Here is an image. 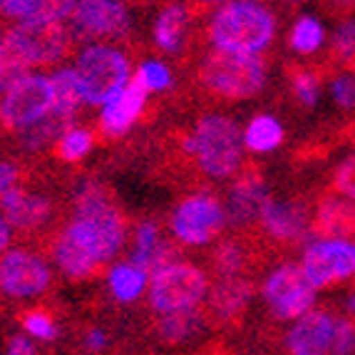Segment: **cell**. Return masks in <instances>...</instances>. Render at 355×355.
<instances>
[{
	"mask_svg": "<svg viewBox=\"0 0 355 355\" xmlns=\"http://www.w3.org/2000/svg\"><path fill=\"white\" fill-rule=\"evenodd\" d=\"M276 15L261 0H229L209 20V42L234 53L261 55L276 37Z\"/></svg>",
	"mask_w": 355,
	"mask_h": 355,
	"instance_id": "cell-1",
	"label": "cell"
},
{
	"mask_svg": "<svg viewBox=\"0 0 355 355\" xmlns=\"http://www.w3.org/2000/svg\"><path fill=\"white\" fill-rule=\"evenodd\" d=\"M199 85L219 100H251L266 85V62L261 55L214 48L199 62Z\"/></svg>",
	"mask_w": 355,
	"mask_h": 355,
	"instance_id": "cell-2",
	"label": "cell"
},
{
	"mask_svg": "<svg viewBox=\"0 0 355 355\" xmlns=\"http://www.w3.org/2000/svg\"><path fill=\"white\" fill-rule=\"evenodd\" d=\"M187 149L207 177L229 179L241 169L243 135L239 125L226 114H207L199 119Z\"/></svg>",
	"mask_w": 355,
	"mask_h": 355,
	"instance_id": "cell-3",
	"label": "cell"
},
{
	"mask_svg": "<svg viewBox=\"0 0 355 355\" xmlns=\"http://www.w3.org/2000/svg\"><path fill=\"white\" fill-rule=\"evenodd\" d=\"M85 102L105 105L130 85V58L112 45H87L75 60Z\"/></svg>",
	"mask_w": 355,
	"mask_h": 355,
	"instance_id": "cell-4",
	"label": "cell"
},
{
	"mask_svg": "<svg viewBox=\"0 0 355 355\" xmlns=\"http://www.w3.org/2000/svg\"><path fill=\"white\" fill-rule=\"evenodd\" d=\"M209 276L194 263L174 261L149 276V306L157 313L191 311L207 298Z\"/></svg>",
	"mask_w": 355,
	"mask_h": 355,
	"instance_id": "cell-5",
	"label": "cell"
},
{
	"mask_svg": "<svg viewBox=\"0 0 355 355\" xmlns=\"http://www.w3.org/2000/svg\"><path fill=\"white\" fill-rule=\"evenodd\" d=\"M53 77L28 72L0 97V125L12 132H25L53 112Z\"/></svg>",
	"mask_w": 355,
	"mask_h": 355,
	"instance_id": "cell-6",
	"label": "cell"
},
{
	"mask_svg": "<svg viewBox=\"0 0 355 355\" xmlns=\"http://www.w3.org/2000/svg\"><path fill=\"white\" fill-rule=\"evenodd\" d=\"M8 33H10V37L20 48L23 58L28 60L30 67L58 65L60 60H65L72 50L70 30L60 23V20H45V18L18 20Z\"/></svg>",
	"mask_w": 355,
	"mask_h": 355,
	"instance_id": "cell-7",
	"label": "cell"
},
{
	"mask_svg": "<svg viewBox=\"0 0 355 355\" xmlns=\"http://www.w3.org/2000/svg\"><path fill=\"white\" fill-rule=\"evenodd\" d=\"M315 286L296 263H281L263 284V301L276 320H296L315 303Z\"/></svg>",
	"mask_w": 355,
	"mask_h": 355,
	"instance_id": "cell-8",
	"label": "cell"
},
{
	"mask_svg": "<svg viewBox=\"0 0 355 355\" xmlns=\"http://www.w3.org/2000/svg\"><path fill=\"white\" fill-rule=\"evenodd\" d=\"M301 268L315 288H331L355 276V239H313Z\"/></svg>",
	"mask_w": 355,
	"mask_h": 355,
	"instance_id": "cell-9",
	"label": "cell"
},
{
	"mask_svg": "<svg viewBox=\"0 0 355 355\" xmlns=\"http://www.w3.org/2000/svg\"><path fill=\"white\" fill-rule=\"evenodd\" d=\"M229 214L221 202L211 194L187 196L172 214V231L182 243L202 246L224 231Z\"/></svg>",
	"mask_w": 355,
	"mask_h": 355,
	"instance_id": "cell-10",
	"label": "cell"
},
{
	"mask_svg": "<svg viewBox=\"0 0 355 355\" xmlns=\"http://www.w3.org/2000/svg\"><path fill=\"white\" fill-rule=\"evenodd\" d=\"M53 281L40 254L12 249L0 256V291L10 298H35L45 293Z\"/></svg>",
	"mask_w": 355,
	"mask_h": 355,
	"instance_id": "cell-11",
	"label": "cell"
},
{
	"mask_svg": "<svg viewBox=\"0 0 355 355\" xmlns=\"http://www.w3.org/2000/svg\"><path fill=\"white\" fill-rule=\"evenodd\" d=\"M72 30L80 37H122L130 30V12L119 0H77Z\"/></svg>",
	"mask_w": 355,
	"mask_h": 355,
	"instance_id": "cell-12",
	"label": "cell"
},
{
	"mask_svg": "<svg viewBox=\"0 0 355 355\" xmlns=\"http://www.w3.org/2000/svg\"><path fill=\"white\" fill-rule=\"evenodd\" d=\"M336 323L328 311H308L286 333V350L288 355H331Z\"/></svg>",
	"mask_w": 355,
	"mask_h": 355,
	"instance_id": "cell-13",
	"label": "cell"
},
{
	"mask_svg": "<svg viewBox=\"0 0 355 355\" xmlns=\"http://www.w3.org/2000/svg\"><path fill=\"white\" fill-rule=\"evenodd\" d=\"M261 229L271 241L298 246L311 236V214L298 202H268L261 211Z\"/></svg>",
	"mask_w": 355,
	"mask_h": 355,
	"instance_id": "cell-14",
	"label": "cell"
},
{
	"mask_svg": "<svg viewBox=\"0 0 355 355\" xmlns=\"http://www.w3.org/2000/svg\"><path fill=\"white\" fill-rule=\"evenodd\" d=\"M0 214L6 216V221L12 229L23 231V234H33L50 221L53 204H50L48 196L28 191L23 187H12L10 191L0 194Z\"/></svg>",
	"mask_w": 355,
	"mask_h": 355,
	"instance_id": "cell-15",
	"label": "cell"
},
{
	"mask_svg": "<svg viewBox=\"0 0 355 355\" xmlns=\"http://www.w3.org/2000/svg\"><path fill=\"white\" fill-rule=\"evenodd\" d=\"M271 202L268 189L261 174H256L254 169H246L236 177L234 187L229 194V221L236 226H251L261 219L263 207Z\"/></svg>",
	"mask_w": 355,
	"mask_h": 355,
	"instance_id": "cell-16",
	"label": "cell"
},
{
	"mask_svg": "<svg viewBox=\"0 0 355 355\" xmlns=\"http://www.w3.org/2000/svg\"><path fill=\"white\" fill-rule=\"evenodd\" d=\"M144 105H147V89L137 80H130V85L122 92H117L112 100L105 102V107H102V135L110 137V139L122 137L139 119V114L144 112Z\"/></svg>",
	"mask_w": 355,
	"mask_h": 355,
	"instance_id": "cell-17",
	"label": "cell"
},
{
	"mask_svg": "<svg viewBox=\"0 0 355 355\" xmlns=\"http://www.w3.org/2000/svg\"><path fill=\"white\" fill-rule=\"evenodd\" d=\"M315 239H355V202L340 194L323 196L311 216Z\"/></svg>",
	"mask_w": 355,
	"mask_h": 355,
	"instance_id": "cell-18",
	"label": "cell"
},
{
	"mask_svg": "<svg viewBox=\"0 0 355 355\" xmlns=\"http://www.w3.org/2000/svg\"><path fill=\"white\" fill-rule=\"evenodd\" d=\"M254 296V284L246 276H219L209 298V315L219 320H234L243 313Z\"/></svg>",
	"mask_w": 355,
	"mask_h": 355,
	"instance_id": "cell-19",
	"label": "cell"
},
{
	"mask_svg": "<svg viewBox=\"0 0 355 355\" xmlns=\"http://www.w3.org/2000/svg\"><path fill=\"white\" fill-rule=\"evenodd\" d=\"M53 259H55V263L62 268V273H67V276L75 281H85L100 271V263H97L85 249H80L65 229L60 231V236L55 239V243H53Z\"/></svg>",
	"mask_w": 355,
	"mask_h": 355,
	"instance_id": "cell-20",
	"label": "cell"
},
{
	"mask_svg": "<svg viewBox=\"0 0 355 355\" xmlns=\"http://www.w3.org/2000/svg\"><path fill=\"white\" fill-rule=\"evenodd\" d=\"M187 23H189V12L187 8L174 3V6H166L157 18L154 25V40L164 53L174 55L179 53L184 42V33H187Z\"/></svg>",
	"mask_w": 355,
	"mask_h": 355,
	"instance_id": "cell-21",
	"label": "cell"
},
{
	"mask_svg": "<svg viewBox=\"0 0 355 355\" xmlns=\"http://www.w3.org/2000/svg\"><path fill=\"white\" fill-rule=\"evenodd\" d=\"M284 137V125L273 114H256L249 127L243 130V147L254 154H266L281 147Z\"/></svg>",
	"mask_w": 355,
	"mask_h": 355,
	"instance_id": "cell-22",
	"label": "cell"
},
{
	"mask_svg": "<svg viewBox=\"0 0 355 355\" xmlns=\"http://www.w3.org/2000/svg\"><path fill=\"white\" fill-rule=\"evenodd\" d=\"M53 89H55V105L53 112L65 119H75L77 110L85 102L83 87L77 80L75 67H62L53 75Z\"/></svg>",
	"mask_w": 355,
	"mask_h": 355,
	"instance_id": "cell-23",
	"label": "cell"
},
{
	"mask_svg": "<svg viewBox=\"0 0 355 355\" xmlns=\"http://www.w3.org/2000/svg\"><path fill=\"white\" fill-rule=\"evenodd\" d=\"M149 273L142 271L135 263H117V266L110 271V291H112L114 301L119 303H132L142 296V291L147 288Z\"/></svg>",
	"mask_w": 355,
	"mask_h": 355,
	"instance_id": "cell-24",
	"label": "cell"
},
{
	"mask_svg": "<svg viewBox=\"0 0 355 355\" xmlns=\"http://www.w3.org/2000/svg\"><path fill=\"white\" fill-rule=\"evenodd\" d=\"M204 318L207 315L199 313L196 308L179 311V313H164L159 323H157V331H159V338H164L166 343H182V340H189V338H194L196 333L202 331Z\"/></svg>",
	"mask_w": 355,
	"mask_h": 355,
	"instance_id": "cell-25",
	"label": "cell"
},
{
	"mask_svg": "<svg viewBox=\"0 0 355 355\" xmlns=\"http://www.w3.org/2000/svg\"><path fill=\"white\" fill-rule=\"evenodd\" d=\"M326 42V28L318 18L313 15H301V18L293 23L288 35V45L293 53L298 55H313L323 48Z\"/></svg>",
	"mask_w": 355,
	"mask_h": 355,
	"instance_id": "cell-26",
	"label": "cell"
},
{
	"mask_svg": "<svg viewBox=\"0 0 355 355\" xmlns=\"http://www.w3.org/2000/svg\"><path fill=\"white\" fill-rule=\"evenodd\" d=\"M28 72H30L28 60L23 58V53H20V48L10 37V33H3L0 35V95L10 85L18 83L20 77L28 75Z\"/></svg>",
	"mask_w": 355,
	"mask_h": 355,
	"instance_id": "cell-27",
	"label": "cell"
},
{
	"mask_svg": "<svg viewBox=\"0 0 355 355\" xmlns=\"http://www.w3.org/2000/svg\"><path fill=\"white\" fill-rule=\"evenodd\" d=\"M214 271L216 276H243L249 266V251L239 241H224L214 254Z\"/></svg>",
	"mask_w": 355,
	"mask_h": 355,
	"instance_id": "cell-28",
	"label": "cell"
},
{
	"mask_svg": "<svg viewBox=\"0 0 355 355\" xmlns=\"http://www.w3.org/2000/svg\"><path fill=\"white\" fill-rule=\"evenodd\" d=\"M89 149H92V132L83 130V127H70V130L55 142V154H58L62 162L83 159Z\"/></svg>",
	"mask_w": 355,
	"mask_h": 355,
	"instance_id": "cell-29",
	"label": "cell"
},
{
	"mask_svg": "<svg viewBox=\"0 0 355 355\" xmlns=\"http://www.w3.org/2000/svg\"><path fill=\"white\" fill-rule=\"evenodd\" d=\"M135 80L142 85L147 92H162V89H166L169 85H172V72H169V67H166L164 62L147 60V62L139 65Z\"/></svg>",
	"mask_w": 355,
	"mask_h": 355,
	"instance_id": "cell-30",
	"label": "cell"
},
{
	"mask_svg": "<svg viewBox=\"0 0 355 355\" xmlns=\"http://www.w3.org/2000/svg\"><path fill=\"white\" fill-rule=\"evenodd\" d=\"M291 89L303 107H313L320 97V77L313 70H296L291 75Z\"/></svg>",
	"mask_w": 355,
	"mask_h": 355,
	"instance_id": "cell-31",
	"label": "cell"
},
{
	"mask_svg": "<svg viewBox=\"0 0 355 355\" xmlns=\"http://www.w3.org/2000/svg\"><path fill=\"white\" fill-rule=\"evenodd\" d=\"M331 60L333 62H348L355 60V20H343L336 28L331 40Z\"/></svg>",
	"mask_w": 355,
	"mask_h": 355,
	"instance_id": "cell-32",
	"label": "cell"
},
{
	"mask_svg": "<svg viewBox=\"0 0 355 355\" xmlns=\"http://www.w3.org/2000/svg\"><path fill=\"white\" fill-rule=\"evenodd\" d=\"M23 328L33 338H40V340H55L58 338V326L50 313L45 311H28L23 313Z\"/></svg>",
	"mask_w": 355,
	"mask_h": 355,
	"instance_id": "cell-33",
	"label": "cell"
},
{
	"mask_svg": "<svg viewBox=\"0 0 355 355\" xmlns=\"http://www.w3.org/2000/svg\"><path fill=\"white\" fill-rule=\"evenodd\" d=\"M333 189H336V194L355 202V154L345 157V159L336 166V174H333Z\"/></svg>",
	"mask_w": 355,
	"mask_h": 355,
	"instance_id": "cell-34",
	"label": "cell"
},
{
	"mask_svg": "<svg viewBox=\"0 0 355 355\" xmlns=\"http://www.w3.org/2000/svg\"><path fill=\"white\" fill-rule=\"evenodd\" d=\"M42 0H0V12L10 20L40 18Z\"/></svg>",
	"mask_w": 355,
	"mask_h": 355,
	"instance_id": "cell-35",
	"label": "cell"
},
{
	"mask_svg": "<svg viewBox=\"0 0 355 355\" xmlns=\"http://www.w3.org/2000/svg\"><path fill=\"white\" fill-rule=\"evenodd\" d=\"M350 353H355V320L348 315V318H338L331 355H350Z\"/></svg>",
	"mask_w": 355,
	"mask_h": 355,
	"instance_id": "cell-36",
	"label": "cell"
},
{
	"mask_svg": "<svg viewBox=\"0 0 355 355\" xmlns=\"http://www.w3.org/2000/svg\"><path fill=\"white\" fill-rule=\"evenodd\" d=\"M331 95L343 110H355V77L336 75L331 80Z\"/></svg>",
	"mask_w": 355,
	"mask_h": 355,
	"instance_id": "cell-37",
	"label": "cell"
},
{
	"mask_svg": "<svg viewBox=\"0 0 355 355\" xmlns=\"http://www.w3.org/2000/svg\"><path fill=\"white\" fill-rule=\"evenodd\" d=\"M20 182V169L12 162H0V194L10 191L12 187H18Z\"/></svg>",
	"mask_w": 355,
	"mask_h": 355,
	"instance_id": "cell-38",
	"label": "cell"
},
{
	"mask_svg": "<svg viewBox=\"0 0 355 355\" xmlns=\"http://www.w3.org/2000/svg\"><path fill=\"white\" fill-rule=\"evenodd\" d=\"M105 345H107V336L100 328L87 331V336H85V350H87V353H100Z\"/></svg>",
	"mask_w": 355,
	"mask_h": 355,
	"instance_id": "cell-39",
	"label": "cell"
},
{
	"mask_svg": "<svg viewBox=\"0 0 355 355\" xmlns=\"http://www.w3.org/2000/svg\"><path fill=\"white\" fill-rule=\"evenodd\" d=\"M8 355H35V345L30 343L28 338L15 336L8 345Z\"/></svg>",
	"mask_w": 355,
	"mask_h": 355,
	"instance_id": "cell-40",
	"label": "cell"
},
{
	"mask_svg": "<svg viewBox=\"0 0 355 355\" xmlns=\"http://www.w3.org/2000/svg\"><path fill=\"white\" fill-rule=\"evenodd\" d=\"M323 6L331 12H350L355 8V0H323Z\"/></svg>",
	"mask_w": 355,
	"mask_h": 355,
	"instance_id": "cell-41",
	"label": "cell"
},
{
	"mask_svg": "<svg viewBox=\"0 0 355 355\" xmlns=\"http://www.w3.org/2000/svg\"><path fill=\"white\" fill-rule=\"evenodd\" d=\"M10 229L12 226L6 221V216L0 214V256L8 251V243H10Z\"/></svg>",
	"mask_w": 355,
	"mask_h": 355,
	"instance_id": "cell-42",
	"label": "cell"
},
{
	"mask_svg": "<svg viewBox=\"0 0 355 355\" xmlns=\"http://www.w3.org/2000/svg\"><path fill=\"white\" fill-rule=\"evenodd\" d=\"M345 306H348V315H350V318H355V291L348 296V301H345Z\"/></svg>",
	"mask_w": 355,
	"mask_h": 355,
	"instance_id": "cell-43",
	"label": "cell"
},
{
	"mask_svg": "<svg viewBox=\"0 0 355 355\" xmlns=\"http://www.w3.org/2000/svg\"><path fill=\"white\" fill-rule=\"evenodd\" d=\"M204 6H219V3H229V0H199Z\"/></svg>",
	"mask_w": 355,
	"mask_h": 355,
	"instance_id": "cell-44",
	"label": "cell"
},
{
	"mask_svg": "<svg viewBox=\"0 0 355 355\" xmlns=\"http://www.w3.org/2000/svg\"><path fill=\"white\" fill-rule=\"evenodd\" d=\"M284 3H303V0H284Z\"/></svg>",
	"mask_w": 355,
	"mask_h": 355,
	"instance_id": "cell-45",
	"label": "cell"
}]
</instances>
